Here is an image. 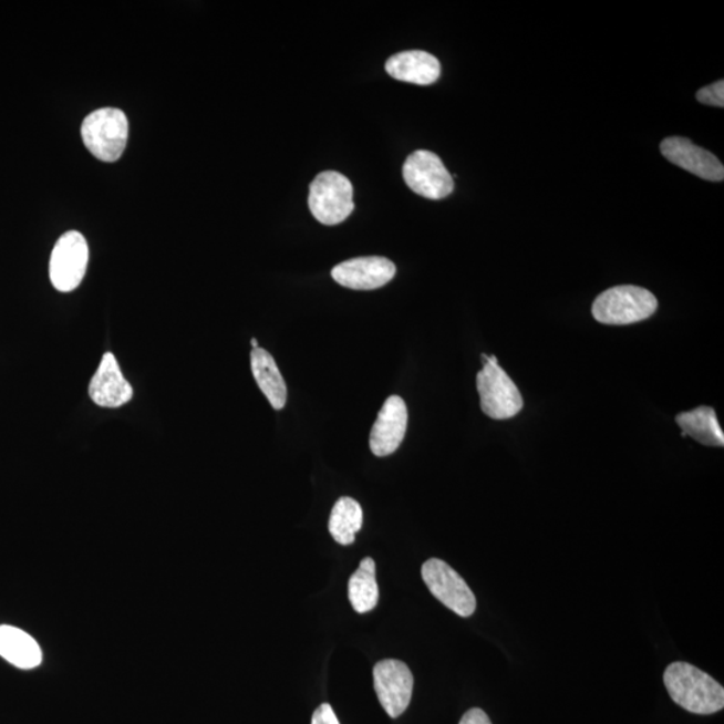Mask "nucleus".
<instances>
[{
    "label": "nucleus",
    "instance_id": "f257e3e1",
    "mask_svg": "<svg viewBox=\"0 0 724 724\" xmlns=\"http://www.w3.org/2000/svg\"><path fill=\"white\" fill-rule=\"evenodd\" d=\"M664 684L672 701L692 714L711 715L724 707L723 685L690 663L666 666Z\"/></svg>",
    "mask_w": 724,
    "mask_h": 724
},
{
    "label": "nucleus",
    "instance_id": "f03ea898",
    "mask_svg": "<svg viewBox=\"0 0 724 724\" xmlns=\"http://www.w3.org/2000/svg\"><path fill=\"white\" fill-rule=\"evenodd\" d=\"M658 310L656 297L639 286L622 285L596 298L592 313L606 325H631L650 319Z\"/></svg>",
    "mask_w": 724,
    "mask_h": 724
},
{
    "label": "nucleus",
    "instance_id": "7ed1b4c3",
    "mask_svg": "<svg viewBox=\"0 0 724 724\" xmlns=\"http://www.w3.org/2000/svg\"><path fill=\"white\" fill-rule=\"evenodd\" d=\"M485 366L476 376V389L480 396V408L495 421H505L519 414L524 408L516 383L498 365L497 358L483 354Z\"/></svg>",
    "mask_w": 724,
    "mask_h": 724
},
{
    "label": "nucleus",
    "instance_id": "20e7f679",
    "mask_svg": "<svg viewBox=\"0 0 724 724\" xmlns=\"http://www.w3.org/2000/svg\"><path fill=\"white\" fill-rule=\"evenodd\" d=\"M128 118L116 107H103L89 114L81 135L92 155L106 163L118 161L128 142Z\"/></svg>",
    "mask_w": 724,
    "mask_h": 724
},
{
    "label": "nucleus",
    "instance_id": "39448f33",
    "mask_svg": "<svg viewBox=\"0 0 724 724\" xmlns=\"http://www.w3.org/2000/svg\"><path fill=\"white\" fill-rule=\"evenodd\" d=\"M308 203L320 224L340 225L354 209L352 183L335 170H325L311 182Z\"/></svg>",
    "mask_w": 724,
    "mask_h": 724
},
{
    "label": "nucleus",
    "instance_id": "423d86ee",
    "mask_svg": "<svg viewBox=\"0 0 724 724\" xmlns=\"http://www.w3.org/2000/svg\"><path fill=\"white\" fill-rule=\"evenodd\" d=\"M422 577L430 592L461 618H469L476 609L473 590L456 570L439 558H431L423 565Z\"/></svg>",
    "mask_w": 724,
    "mask_h": 724
},
{
    "label": "nucleus",
    "instance_id": "0eeeda50",
    "mask_svg": "<svg viewBox=\"0 0 724 724\" xmlns=\"http://www.w3.org/2000/svg\"><path fill=\"white\" fill-rule=\"evenodd\" d=\"M89 262L87 241L79 231H68L56 240L50 258V279L62 293L77 289L86 275Z\"/></svg>",
    "mask_w": 724,
    "mask_h": 724
},
{
    "label": "nucleus",
    "instance_id": "6e6552de",
    "mask_svg": "<svg viewBox=\"0 0 724 724\" xmlns=\"http://www.w3.org/2000/svg\"><path fill=\"white\" fill-rule=\"evenodd\" d=\"M406 186L425 199L441 200L454 190V179L442 158L430 151H416L403 167Z\"/></svg>",
    "mask_w": 724,
    "mask_h": 724
},
{
    "label": "nucleus",
    "instance_id": "1a4fd4ad",
    "mask_svg": "<svg viewBox=\"0 0 724 724\" xmlns=\"http://www.w3.org/2000/svg\"><path fill=\"white\" fill-rule=\"evenodd\" d=\"M373 682L374 691L385 713L393 720L404 714L414 691V675L408 665L400 660H383L374 665Z\"/></svg>",
    "mask_w": 724,
    "mask_h": 724
},
{
    "label": "nucleus",
    "instance_id": "9d476101",
    "mask_svg": "<svg viewBox=\"0 0 724 724\" xmlns=\"http://www.w3.org/2000/svg\"><path fill=\"white\" fill-rule=\"evenodd\" d=\"M396 276V266L384 257H362L337 265L332 270L334 281L352 290L383 288Z\"/></svg>",
    "mask_w": 724,
    "mask_h": 724
},
{
    "label": "nucleus",
    "instance_id": "9b49d317",
    "mask_svg": "<svg viewBox=\"0 0 724 724\" xmlns=\"http://www.w3.org/2000/svg\"><path fill=\"white\" fill-rule=\"evenodd\" d=\"M660 151L666 161L703 180L723 182L724 179V167L720 158L697 147L689 138L676 136L665 138L660 144Z\"/></svg>",
    "mask_w": 724,
    "mask_h": 724
},
{
    "label": "nucleus",
    "instance_id": "f8f14e48",
    "mask_svg": "<svg viewBox=\"0 0 724 724\" xmlns=\"http://www.w3.org/2000/svg\"><path fill=\"white\" fill-rule=\"evenodd\" d=\"M406 425H408V410L404 400L400 396L386 399L371 431L372 453L380 457L396 453L404 441Z\"/></svg>",
    "mask_w": 724,
    "mask_h": 724
},
{
    "label": "nucleus",
    "instance_id": "ddd939ff",
    "mask_svg": "<svg viewBox=\"0 0 724 724\" xmlns=\"http://www.w3.org/2000/svg\"><path fill=\"white\" fill-rule=\"evenodd\" d=\"M89 396L104 408H120L131 402L133 389L123 376L113 353H106L89 385Z\"/></svg>",
    "mask_w": 724,
    "mask_h": 724
},
{
    "label": "nucleus",
    "instance_id": "4468645a",
    "mask_svg": "<svg viewBox=\"0 0 724 724\" xmlns=\"http://www.w3.org/2000/svg\"><path fill=\"white\" fill-rule=\"evenodd\" d=\"M391 77L416 85H432L441 79L442 65L435 55L423 50L399 53L386 61Z\"/></svg>",
    "mask_w": 724,
    "mask_h": 724
},
{
    "label": "nucleus",
    "instance_id": "2eb2a0df",
    "mask_svg": "<svg viewBox=\"0 0 724 724\" xmlns=\"http://www.w3.org/2000/svg\"><path fill=\"white\" fill-rule=\"evenodd\" d=\"M0 656L21 670H33L42 663L40 644L17 627L0 625Z\"/></svg>",
    "mask_w": 724,
    "mask_h": 724
},
{
    "label": "nucleus",
    "instance_id": "dca6fc26",
    "mask_svg": "<svg viewBox=\"0 0 724 724\" xmlns=\"http://www.w3.org/2000/svg\"><path fill=\"white\" fill-rule=\"evenodd\" d=\"M251 371L260 391L268 397L272 408L282 410L288 400V389L272 355L262 348L251 352Z\"/></svg>",
    "mask_w": 724,
    "mask_h": 724
},
{
    "label": "nucleus",
    "instance_id": "f3484780",
    "mask_svg": "<svg viewBox=\"0 0 724 724\" xmlns=\"http://www.w3.org/2000/svg\"><path fill=\"white\" fill-rule=\"evenodd\" d=\"M679 427L683 430V436H691L704 446L723 447L724 435L715 411L710 406L684 412L676 417Z\"/></svg>",
    "mask_w": 724,
    "mask_h": 724
},
{
    "label": "nucleus",
    "instance_id": "a211bd4d",
    "mask_svg": "<svg viewBox=\"0 0 724 724\" xmlns=\"http://www.w3.org/2000/svg\"><path fill=\"white\" fill-rule=\"evenodd\" d=\"M349 601L358 613H368L376 608L379 602V587L376 581V563L373 558L366 557L360 567L349 578Z\"/></svg>",
    "mask_w": 724,
    "mask_h": 724
},
{
    "label": "nucleus",
    "instance_id": "6ab92c4d",
    "mask_svg": "<svg viewBox=\"0 0 724 724\" xmlns=\"http://www.w3.org/2000/svg\"><path fill=\"white\" fill-rule=\"evenodd\" d=\"M362 519H364V514H362L358 500L349 497L340 498L335 501L332 514H330V535L340 545H352L355 535L361 530Z\"/></svg>",
    "mask_w": 724,
    "mask_h": 724
},
{
    "label": "nucleus",
    "instance_id": "aec40b11",
    "mask_svg": "<svg viewBox=\"0 0 724 724\" xmlns=\"http://www.w3.org/2000/svg\"><path fill=\"white\" fill-rule=\"evenodd\" d=\"M699 103L710 106H724V82L723 80L714 82L713 85L702 87L696 93Z\"/></svg>",
    "mask_w": 724,
    "mask_h": 724
},
{
    "label": "nucleus",
    "instance_id": "412c9836",
    "mask_svg": "<svg viewBox=\"0 0 724 724\" xmlns=\"http://www.w3.org/2000/svg\"><path fill=\"white\" fill-rule=\"evenodd\" d=\"M311 724H341L330 704L323 703L314 711Z\"/></svg>",
    "mask_w": 724,
    "mask_h": 724
},
{
    "label": "nucleus",
    "instance_id": "4be33fe9",
    "mask_svg": "<svg viewBox=\"0 0 724 724\" xmlns=\"http://www.w3.org/2000/svg\"><path fill=\"white\" fill-rule=\"evenodd\" d=\"M459 724H493L490 717L480 709L468 710Z\"/></svg>",
    "mask_w": 724,
    "mask_h": 724
},
{
    "label": "nucleus",
    "instance_id": "5701e85b",
    "mask_svg": "<svg viewBox=\"0 0 724 724\" xmlns=\"http://www.w3.org/2000/svg\"><path fill=\"white\" fill-rule=\"evenodd\" d=\"M251 345H252L254 349L259 348V347H258V341H257L256 339H252V340H251Z\"/></svg>",
    "mask_w": 724,
    "mask_h": 724
}]
</instances>
